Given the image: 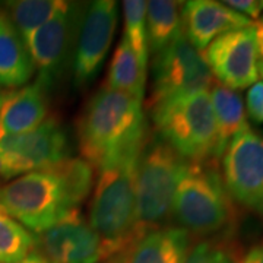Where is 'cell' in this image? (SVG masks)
Returning a JSON list of instances; mask_svg holds the SVG:
<instances>
[{"mask_svg": "<svg viewBox=\"0 0 263 263\" xmlns=\"http://www.w3.org/2000/svg\"><path fill=\"white\" fill-rule=\"evenodd\" d=\"M18 263H48V260L43 256V254L38 252L37 249H35V250L31 252L24 260H21V262Z\"/></svg>", "mask_w": 263, "mask_h": 263, "instance_id": "f1b7e54d", "label": "cell"}, {"mask_svg": "<svg viewBox=\"0 0 263 263\" xmlns=\"http://www.w3.org/2000/svg\"><path fill=\"white\" fill-rule=\"evenodd\" d=\"M219 173L235 206L263 222V135L250 126L235 135L221 157Z\"/></svg>", "mask_w": 263, "mask_h": 263, "instance_id": "52a82bcc", "label": "cell"}, {"mask_svg": "<svg viewBox=\"0 0 263 263\" xmlns=\"http://www.w3.org/2000/svg\"><path fill=\"white\" fill-rule=\"evenodd\" d=\"M76 133L82 160L95 171L141 152L149 135L142 100L103 86L84 107Z\"/></svg>", "mask_w": 263, "mask_h": 263, "instance_id": "7a4b0ae2", "label": "cell"}, {"mask_svg": "<svg viewBox=\"0 0 263 263\" xmlns=\"http://www.w3.org/2000/svg\"><path fill=\"white\" fill-rule=\"evenodd\" d=\"M117 24V2L97 0L85 6L73 47V82L78 89L86 88L100 72Z\"/></svg>", "mask_w": 263, "mask_h": 263, "instance_id": "8fae6325", "label": "cell"}, {"mask_svg": "<svg viewBox=\"0 0 263 263\" xmlns=\"http://www.w3.org/2000/svg\"><path fill=\"white\" fill-rule=\"evenodd\" d=\"M70 142L62 122L48 116L35 129L0 139V158L5 162L8 180L31 171L54 167L69 158Z\"/></svg>", "mask_w": 263, "mask_h": 263, "instance_id": "ba28073f", "label": "cell"}, {"mask_svg": "<svg viewBox=\"0 0 263 263\" xmlns=\"http://www.w3.org/2000/svg\"><path fill=\"white\" fill-rule=\"evenodd\" d=\"M240 263H263V240L253 245L246 253H243Z\"/></svg>", "mask_w": 263, "mask_h": 263, "instance_id": "4316f807", "label": "cell"}, {"mask_svg": "<svg viewBox=\"0 0 263 263\" xmlns=\"http://www.w3.org/2000/svg\"><path fill=\"white\" fill-rule=\"evenodd\" d=\"M5 181H9L8 180V173H6V167H5V162L0 158V186L5 184Z\"/></svg>", "mask_w": 263, "mask_h": 263, "instance_id": "f546056e", "label": "cell"}, {"mask_svg": "<svg viewBox=\"0 0 263 263\" xmlns=\"http://www.w3.org/2000/svg\"><path fill=\"white\" fill-rule=\"evenodd\" d=\"M155 136L187 162L219 161L209 89L176 95L151 107Z\"/></svg>", "mask_w": 263, "mask_h": 263, "instance_id": "5b68a950", "label": "cell"}, {"mask_svg": "<svg viewBox=\"0 0 263 263\" xmlns=\"http://www.w3.org/2000/svg\"><path fill=\"white\" fill-rule=\"evenodd\" d=\"M214 82L200 51L180 32L168 47L154 57L149 107L176 95L211 89Z\"/></svg>", "mask_w": 263, "mask_h": 263, "instance_id": "9c48e42d", "label": "cell"}, {"mask_svg": "<svg viewBox=\"0 0 263 263\" xmlns=\"http://www.w3.org/2000/svg\"><path fill=\"white\" fill-rule=\"evenodd\" d=\"M149 135L139 154L135 177L136 219L141 234L168 226L176 190L187 165V161L165 142L154 133Z\"/></svg>", "mask_w": 263, "mask_h": 263, "instance_id": "8992f818", "label": "cell"}, {"mask_svg": "<svg viewBox=\"0 0 263 263\" xmlns=\"http://www.w3.org/2000/svg\"><path fill=\"white\" fill-rule=\"evenodd\" d=\"M192 237L176 226L146 231L122 254L123 263H184Z\"/></svg>", "mask_w": 263, "mask_h": 263, "instance_id": "2e32d148", "label": "cell"}, {"mask_svg": "<svg viewBox=\"0 0 263 263\" xmlns=\"http://www.w3.org/2000/svg\"><path fill=\"white\" fill-rule=\"evenodd\" d=\"M100 263H123V260L120 254H116V256H113V257H110V259L103 260V262H100Z\"/></svg>", "mask_w": 263, "mask_h": 263, "instance_id": "4dcf8cb0", "label": "cell"}, {"mask_svg": "<svg viewBox=\"0 0 263 263\" xmlns=\"http://www.w3.org/2000/svg\"><path fill=\"white\" fill-rule=\"evenodd\" d=\"M37 249L48 263H100L107 259L103 240L81 211L35 235Z\"/></svg>", "mask_w": 263, "mask_h": 263, "instance_id": "4fadbf2b", "label": "cell"}, {"mask_svg": "<svg viewBox=\"0 0 263 263\" xmlns=\"http://www.w3.org/2000/svg\"><path fill=\"white\" fill-rule=\"evenodd\" d=\"M222 3L249 19H259L263 12V0H228Z\"/></svg>", "mask_w": 263, "mask_h": 263, "instance_id": "484cf974", "label": "cell"}, {"mask_svg": "<svg viewBox=\"0 0 263 263\" xmlns=\"http://www.w3.org/2000/svg\"><path fill=\"white\" fill-rule=\"evenodd\" d=\"M145 79L146 67L141 65L127 41L122 37L111 57L105 86L114 91L130 94L143 101Z\"/></svg>", "mask_w": 263, "mask_h": 263, "instance_id": "ffe728a7", "label": "cell"}, {"mask_svg": "<svg viewBox=\"0 0 263 263\" xmlns=\"http://www.w3.org/2000/svg\"><path fill=\"white\" fill-rule=\"evenodd\" d=\"M139 154L127 155L98 171V179H95L88 222L103 240L107 259L124 253L143 235L138 230L135 193Z\"/></svg>", "mask_w": 263, "mask_h": 263, "instance_id": "277c9868", "label": "cell"}, {"mask_svg": "<svg viewBox=\"0 0 263 263\" xmlns=\"http://www.w3.org/2000/svg\"><path fill=\"white\" fill-rule=\"evenodd\" d=\"M252 25H254L252 19L221 2L192 0L181 6V32L197 51H203L214 40L230 31Z\"/></svg>", "mask_w": 263, "mask_h": 263, "instance_id": "5bb4252c", "label": "cell"}, {"mask_svg": "<svg viewBox=\"0 0 263 263\" xmlns=\"http://www.w3.org/2000/svg\"><path fill=\"white\" fill-rule=\"evenodd\" d=\"M97 171L82 158H67L54 167L31 171L0 186V209L32 234H41L81 211Z\"/></svg>", "mask_w": 263, "mask_h": 263, "instance_id": "6da1fadb", "label": "cell"}, {"mask_svg": "<svg viewBox=\"0 0 263 263\" xmlns=\"http://www.w3.org/2000/svg\"><path fill=\"white\" fill-rule=\"evenodd\" d=\"M256 29V44H257V53H259V62L263 65V18L254 24Z\"/></svg>", "mask_w": 263, "mask_h": 263, "instance_id": "83f0119b", "label": "cell"}, {"mask_svg": "<svg viewBox=\"0 0 263 263\" xmlns=\"http://www.w3.org/2000/svg\"><path fill=\"white\" fill-rule=\"evenodd\" d=\"M63 2L60 0H15L2 5L21 35L25 38L56 13Z\"/></svg>", "mask_w": 263, "mask_h": 263, "instance_id": "44dd1931", "label": "cell"}, {"mask_svg": "<svg viewBox=\"0 0 263 263\" xmlns=\"http://www.w3.org/2000/svg\"><path fill=\"white\" fill-rule=\"evenodd\" d=\"M35 72L32 60L8 13L0 6V86L19 88L29 82Z\"/></svg>", "mask_w": 263, "mask_h": 263, "instance_id": "e0dca14e", "label": "cell"}, {"mask_svg": "<svg viewBox=\"0 0 263 263\" xmlns=\"http://www.w3.org/2000/svg\"><path fill=\"white\" fill-rule=\"evenodd\" d=\"M85 8L79 3L63 2L56 13L44 25L25 37L32 65L38 70V78L50 91L75 47L76 34Z\"/></svg>", "mask_w": 263, "mask_h": 263, "instance_id": "30bf717a", "label": "cell"}, {"mask_svg": "<svg viewBox=\"0 0 263 263\" xmlns=\"http://www.w3.org/2000/svg\"><path fill=\"white\" fill-rule=\"evenodd\" d=\"M124 15V34L133 53L139 59L143 67L148 66V37H146V2L142 0H126L123 2Z\"/></svg>", "mask_w": 263, "mask_h": 263, "instance_id": "cb8c5ba5", "label": "cell"}, {"mask_svg": "<svg viewBox=\"0 0 263 263\" xmlns=\"http://www.w3.org/2000/svg\"><path fill=\"white\" fill-rule=\"evenodd\" d=\"M260 75L263 76V65H260Z\"/></svg>", "mask_w": 263, "mask_h": 263, "instance_id": "1f68e13d", "label": "cell"}, {"mask_svg": "<svg viewBox=\"0 0 263 263\" xmlns=\"http://www.w3.org/2000/svg\"><path fill=\"white\" fill-rule=\"evenodd\" d=\"M37 247V238L0 209V263H18Z\"/></svg>", "mask_w": 263, "mask_h": 263, "instance_id": "7402d4cb", "label": "cell"}, {"mask_svg": "<svg viewBox=\"0 0 263 263\" xmlns=\"http://www.w3.org/2000/svg\"><path fill=\"white\" fill-rule=\"evenodd\" d=\"M246 114L257 124H263V81L250 86L246 95Z\"/></svg>", "mask_w": 263, "mask_h": 263, "instance_id": "d4e9b609", "label": "cell"}, {"mask_svg": "<svg viewBox=\"0 0 263 263\" xmlns=\"http://www.w3.org/2000/svg\"><path fill=\"white\" fill-rule=\"evenodd\" d=\"M181 5L173 0L146 2V37L148 50L154 57L181 32Z\"/></svg>", "mask_w": 263, "mask_h": 263, "instance_id": "d6986e66", "label": "cell"}, {"mask_svg": "<svg viewBox=\"0 0 263 263\" xmlns=\"http://www.w3.org/2000/svg\"><path fill=\"white\" fill-rule=\"evenodd\" d=\"M241 257L234 235H221L192 241L184 263H240Z\"/></svg>", "mask_w": 263, "mask_h": 263, "instance_id": "603a6c76", "label": "cell"}, {"mask_svg": "<svg viewBox=\"0 0 263 263\" xmlns=\"http://www.w3.org/2000/svg\"><path fill=\"white\" fill-rule=\"evenodd\" d=\"M202 56L216 82L235 92L259 81L260 62L254 25L218 37L203 50Z\"/></svg>", "mask_w": 263, "mask_h": 263, "instance_id": "7c38bea8", "label": "cell"}, {"mask_svg": "<svg viewBox=\"0 0 263 263\" xmlns=\"http://www.w3.org/2000/svg\"><path fill=\"white\" fill-rule=\"evenodd\" d=\"M48 89L35 79L0 92V139L35 129L48 117Z\"/></svg>", "mask_w": 263, "mask_h": 263, "instance_id": "9a60e30c", "label": "cell"}, {"mask_svg": "<svg viewBox=\"0 0 263 263\" xmlns=\"http://www.w3.org/2000/svg\"><path fill=\"white\" fill-rule=\"evenodd\" d=\"M209 95L216 123V157L221 160L227 145L235 135L247 129L249 123L240 94L215 81L209 89Z\"/></svg>", "mask_w": 263, "mask_h": 263, "instance_id": "ac0fdd59", "label": "cell"}, {"mask_svg": "<svg viewBox=\"0 0 263 263\" xmlns=\"http://www.w3.org/2000/svg\"><path fill=\"white\" fill-rule=\"evenodd\" d=\"M171 221L192 238L235 234L237 206L224 187L218 161L187 162L176 190Z\"/></svg>", "mask_w": 263, "mask_h": 263, "instance_id": "3957f363", "label": "cell"}]
</instances>
